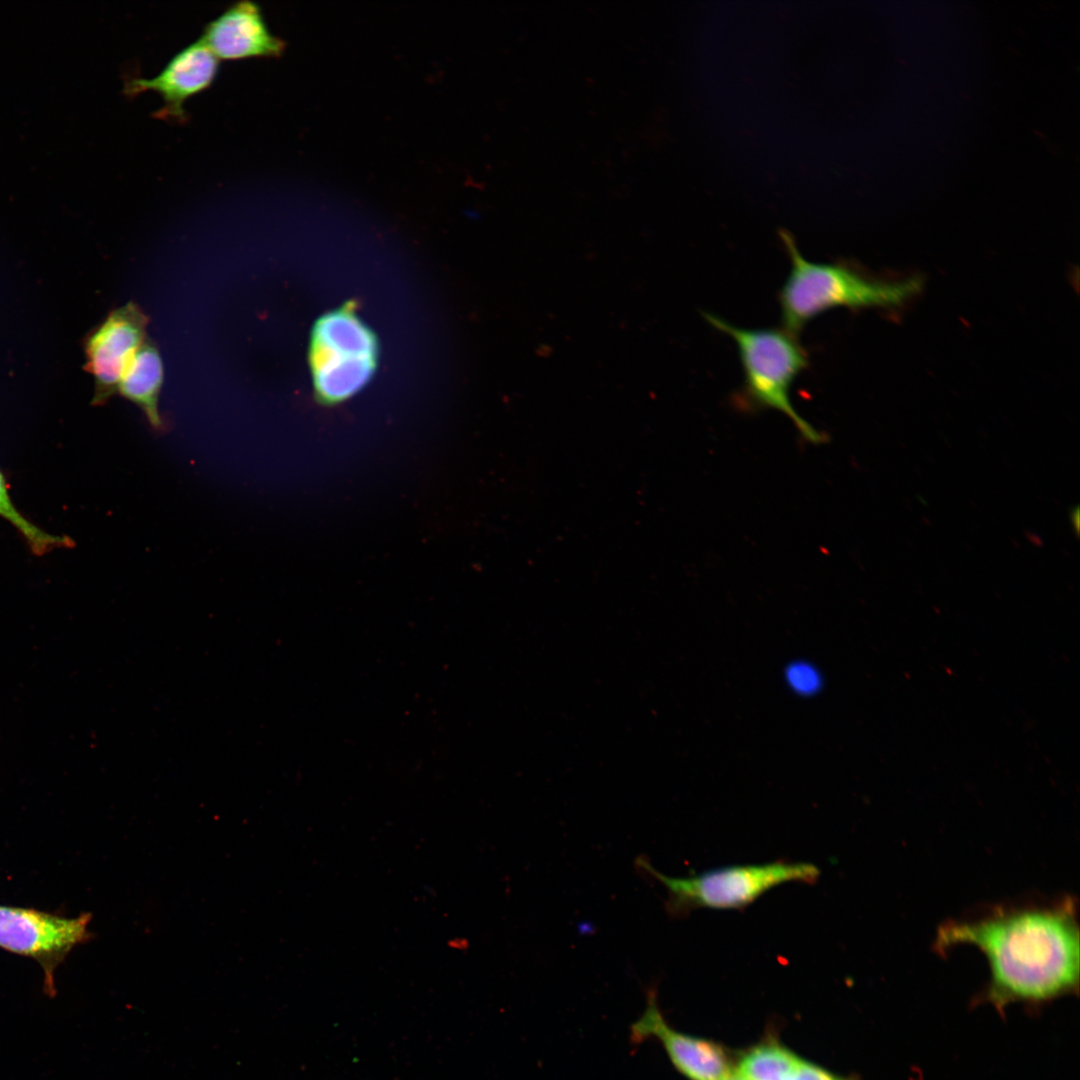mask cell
<instances>
[{
    "label": "cell",
    "instance_id": "1",
    "mask_svg": "<svg viewBox=\"0 0 1080 1080\" xmlns=\"http://www.w3.org/2000/svg\"><path fill=\"white\" fill-rule=\"evenodd\" d=\"M1079 944L1076 905L1070 897L953 921L939 929L936 939L938 952L972 945L985 955L990 969L987 998L1000 1008L1076 992Z\"/></svg>",
    "mask_w": 1080,
    "mask_h": 1080
},
{
    "label": "cell",
    "instance_id": "2",
    "mask_svg": "<svg viewBox=\"0 0 1080 1080\" xmlns=\"http://www.w3.org/2000/svg\"><path fill=\"white\" fill-rule=\"evenodd\" d=\"M791 269L779 292L785 330L798 333L809 321L836 307L850 309L902 306L921 289L919 278L873 279L840 263H816L799 252L790 233L781 231Z\"/></svg>",
    "mask_w": 1080,
    "mask_h": 1080
},
{
    "label": "cell",
    "instance_id": "3",
    "mask_svg": "<svg viewBox=\"0 0 1080 1080\" xmlns=\"http://www.w3.org/2000/svg\"><path fill=\"white\" fill-rule=\"evenodd\" d=\"M715 329L737 345L744 374L743 398L756 408L785 414L807 441L819 444L825 436L799 415L791 404L792 383L808 366L807 352L797 337L785 329H745L720 317L704 313Z\"/></svg>",
    "mask_w": 1080,
    "mask_h": 1080
},
{
    "label": "cell",
    "instance_id": "4",
    "mask_svg": "<svg viewBox=\"0 0 1080 1080\" xmlns=\"http://www.w3.org/2000/svg\"><path fill=\"white\" fill-rule=\"evenodd\" d=\"M378 356L377 336L354 302L323 314L312 327L308 351L317 400L335 405L359 392L374 376Z\"/></svg>",
    "mask_w": 1080,
    "mask_h": 1080
},
{
    "label": "cell",
    "instance_id": "5",
    "mask_svg": "<svg viewBox=\"0 0 1080 1080\" xmlns=\"http://www.w3.org/2000/svg\"><path fill=\"white\" fill-rule=\"evenodd\" d=\"M636 864L667 888L666 909L672 916L698 908L742 909L775 886L787 882L815 883L820 874L811 863L775 861L728 866L677 878L655 870L643 857Z\"/></svg>",
    "mask_w": 1080,
    "mask_h": 1080
},
{
    "label": "cell",
    "instance_id": "6",
    "mask_svg": "<svg viewBox=\"0 0 1080 1080\" xmlns=\"http://www.w3.org/2000/svg\"><path fill=\"white\" fill-rule=\"evenodd\" d=\"M90 913L67 918L60 915L0 905V947L35 960L44 972V992L56 995L54 972L78 945L93 934Z\"/></svg>",
    "mask_w": 1080,
    "mask_h": 1080
},
{
    "label": "cell",
    "instance_id": "7",
    "mask_svg": "<svg viewBox=\"0 0 1080 1080\" xmlns=\"http://www.w3.org/2000/svg\"><path fill=\"white\" fill-rule=\"evenodd\" d=\"M148 316L134 302L112 310L84 340V369L95 381L93 405L115 393L129 361L145 341Z\"/></svg>",
    "mask_w": 1080,
    "mask_h": 1080
},
{
    "label": "cell",
    "instance_id": "8",
    "mask_svg": "<svg viewBox=\"0 0 1080 1080\" xmlns=\"http://www.w3.org/2000/svg\"><path fill=\"white\" fill-rule=\"evenodd\" d=\"M657 1040L675 1069L688 1080H729L734 1067L726 1050L718 1043L677 1031L663 1016L657 992H646V1007L630 1025L629 1040L639 1045Z\"/></svg>",
    "mask_w": 1080,
    "mask_h": 1080
},
{
    "label": "cell",
    "instance_id": "9",
    "mask_svg": "<svg viewBox=\"0 0 1080 1080\" xmlns=\"http://www.w3.org/2000/svg\"><path fill=\"white\" fill-rule=\"evenodd\" d=\"M219 68V59L200 38L176 53L155 77L128 79L124 93L129 97L148 90L159 93L164 105L153 116L183 124L188 119L185 102L209 88Z\"/></svg>",
    "mask_w": 1080,
    "mask_h": 1080
},
{
    "label": "cell",
    "instance_id": "10",
    "mask_svg": "<svg viewBox=\"0 0 1080 1080\" xmlns=\"http://www.w3.org/2000/svg\"><path fill=\"white\" fill-rule=\"evenodd\" d=\"M201 39L222 60L278 57L285 47L270 32L260 6L250 0L230 5L207 23Z\"/></svg>",
    "mask_w": 1080,
    "mask_h": 1080
},
{
    "label": "cell",
    "instance_id": "11",
    "mask_svg": "<svg viewBox=\"0 0 1080 1080\" xmlns=\"http://www.w3.org/2000/svg\"><path fill=\"white\" fill-rule=\"evenodd\" d=\"M163 378L159 351L152 341L145 339L129 361L118 386V393L135 403L157 431L165 428L158 411Z\"/></svg>",
    "mask_w": 1080,
    "mask_h": 1080
},
{
    "label": "cell",
    "instance_id": "12",
    "mask_svg": "<svg viewBox=\"0 0 1080 1080\" xmlns=\"http://www.w3.org/2000/svg\"><path fill=\"white\" fill-rule=\"evenodd\" d=\"M0 517L9 522L23 537L30 551L42 556L54 549L64 548L71 544L66 536L54 535L29 521L15 506L10 494L7 480L0 469Z\"/></svg>",
    "mask_w": 1080,
    "mask_h": 1080
},
{
    "label": "cell",
    "instance_id": "13",
    "mask_svg": "<svg viewBox=\"0 0 1080 1080\" xmlns=\"http://www.w3.org/2000/svg\"><path fill=\"white\" fill-rule=\"evenodd\" d=\"M787 677L791 687L803 694L814 692L820 684L817 672L807 664H793Z\"/></svg>",
    "mask_w": 1080,
    "mask_h": 1080
},
{
    "label": "cell",
    "instance_id": "14",
    "mask_svg": "<svg viewBox=\"0 0 1080 1080\" xmlns=\"http://www.w3.org/2000/svg\"><path fill=\"white\" fill-rule=\"evenodd\" d=\"M729 1080H741L734 1074ZM785 1080H844L840 1077L833 1075L830 1072L825 1071L817 1065L809 1063L803 1059L800 1060L796 1068L787 1076Z\"/></svg>",
    "mask_w": 1080,
    "mask_h": 1080
}]
</instances>
